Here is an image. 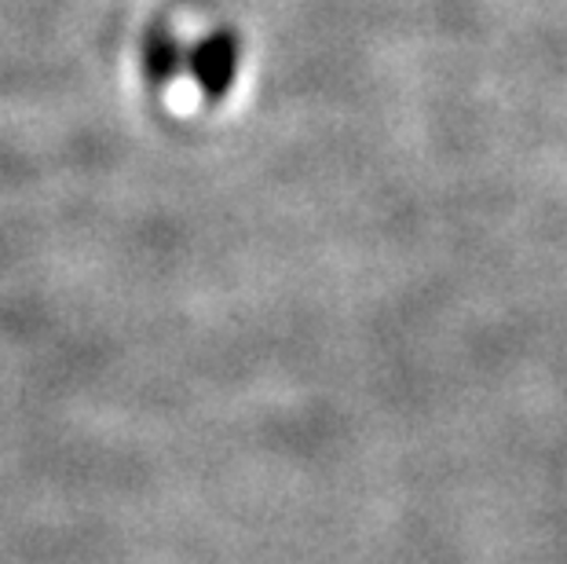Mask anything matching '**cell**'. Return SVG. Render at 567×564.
Here are the masks:
<instances>
[]
</instances>
